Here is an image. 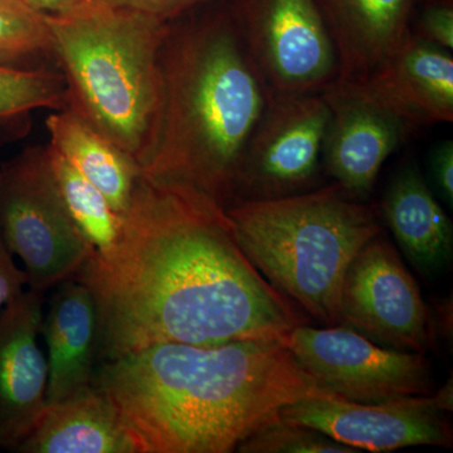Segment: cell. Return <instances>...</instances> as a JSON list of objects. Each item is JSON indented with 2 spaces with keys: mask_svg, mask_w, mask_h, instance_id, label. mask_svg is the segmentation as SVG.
I'll return each mask as SVG.
<instances>
[{
  "mask_svg": "<svg viewBox=\"0 0 453 453\" xmlns=\"http://www.w3.org/2000/svg\"><path fill=\"white\" fill-rule=\"evenodd\" d=\"M73 279L96 305L100 363L166 342L281 339L309 324L244 256L222 205L142 175L118 242Z\"/></svg>",
  "mask_w": 453,
  "mask_h": 453,
  "instance_id": "obj_1",
  "label": "cell"
},
{
  "mask_svg": "<svg viewBox=\"0 0 453 453\" xmlns=\"http://www.w3.org/2000/svg\"><path fill=\"white\" fill-rule=\"evenodd\" d=\"M94 387L140 453L234 452L285 405L334 395L281 339L151 345L101 363Z\"/></svg>",
  "mask_w": 453,
  "mask_h": 453,
  "instance_id": "obj_2",
  "label": "cell"
},
{
  "mask_svg": "<svg viewBox=\"0 0 453 453\" xmlns=\"http://www.w3.org/2000/svg\"><path fill=\"white\" fill-rule=\"evenodd\" d=\"M273 95L232 11L173 20L162 50V101L140 175L234 201L244 151Z\"/></svg>",
  "mask_w": 453,
  "mask_h": 453,
  "instance_id": "obj_3",
  "label": "cell"
},
{
  "mask_svg": "<svg viewBox=\"0 0 453 453\" xmlns=\"http://www.w3.org/2000/svg\"><path fill=\"white\" fill-rule=\"evenodd\" d=\"M67 107L140 168L162 101V50L170 22L103 0L49 14Z\"/></svg>",
  "mask_w": 453,
  "mask_h": 453,
  "instance_id": "obj_4",
  "label": "cell"
},
{
  "mask_svg": "<svg viewBox=\"0 0 453 453\" xmlns=\"http://www.w3.org/2000/svg\"><path fill=\"white\" fill-rule=\"evenodd\" d=\"M244 256L273 288L323 326L340 325L342 280L357 253L381 234L377 205L338 183L226 208Z\"/></svg>",
  "mask_w": 453,
  "mask_h": 453,
  "instance_id": "obj_5",
  "label": "cell"
},
{
  "mask_svg": "<svg viewBox=\"0 0 453 453\" xmlns=\"http://www.w3.org/2000/svg\"><path fill=\"white\" fill-rule=\"evenodd\" d=\"M0 234L22 259L28 288L43 292L73 277L95 252L65 208L46 146L27 149L3 166Z\"/></svg>",
  "mask_w": 453,
  "mask_h": 453,
  "instance_id": "obj_6",
  "label": "cell"
},
{
  "mask_svg": "<svg viewBox=\"0 0 453 453\" xmlns=\"http://www.w3.org/2000/svg\"><path fill=\"white\" fill-rule=\"evenodd\" d=\"M281 342L321 388L348 401L384 403L434 393L426 354L381 347L345 325H300Z\"/></svg>",
  "mask_w": 453,
  "mask_h": 453,
  "instance_id": "obj_7",
  "label": "cell"
},
{
  "mask_svg": "<svg viewBox=\"0 0 453 453\" xmlns=\"http://www.w3.org/2000/svg\"><path fill=\"white\" fill-rule=\"evenodd\" d=\"M232 13L273 97L319 94L339 77L316 0H241Z\"/></svg>",
  "mask_w": 453,
  "mask_h": 453,
  "instance_id": "obj_8",
  "label": "cell"
},
{
  "mask_svg": "<svg viewBox=\"0 0 453 453\" xmlns=\"http://www.w3.org/2000/svg\"><path fill=\"white\" fill-rule=\"evenodd\" d=\"M340 325L395 350L426 354L434 345L436 325L418 285L380 234L349 265L340 292Z\"/></svg>",
  "mask_w": 453,
  "mask_h": 453,
  "instance_id": "obj_9",
  "label": "cell"
},
{
  "mask_svg": "<svg viewBox=\"0 0 453 453\" xmlns=\"http://www.w3.org/2000/svg\"><path fill=\"white\" fill-rule=\"evenodd\" d=\"M452 378L437 392L384 403H357L335 395L311 396L281 408L283 421L299 423L369 452H392L416 446H453Z\"/></svg>",
  "mask_w": 453,
  "mask_h": 453,
  "instance_id": "obj_10",
  "label": "cell"
},
{
  "mask_svg": "<svg viewBox=\"0 0 453 453\" xmlns=\"http://www.w3.org/2000/svg\"><path fill=\"white\" fill-rule=\"evenodd\" d=\"M329 120L323 92L273 98L244 151L234 203L306 192L318 177Z\"/></svg>",
  "mask_w": 453,
  "mask_h": 453,
  "instance_id": "obj_11",
  "label": "cell"
},
{
  "mask_svg": "<svg viewBox=\"0 0 453 453\" xmlns=\"http://www.w3.org/2000/svg\"><path fill=\"white\" fill-rule=\"evenodd\" d=\"M323 95L330 109L321 155L325 169L350 198L365 201L383 164L412 130L356 82L338 80Z\"/></svg>",
  "mask_w": 453,
  "mask_h": 453,
  "instance_id": "obj_12",
  "label": "cell"
},
{
  "mask_svg": "<svg viewBox=\"0 0 453 453\" xmlns=\"http://www.w3.org/2000/svg\"><path fill=\"white\" fill-rule=\"evenodd\" d=\"M43 299L28 288L0 310V449L14 451L47 407L49 365L38 344Z\"/></svg>",
  "mask_w": 453,
  "mask_h": 453,
  "instance_id": "obj_13",
  "label": "cell"
},
{
  "mask_svg": "<svg viewBox=\"0 0 453 453\" xmlns=\"http://www.w3.org/2000/svg\"><path fill=\"white\" fill-rule=\"evenodd\" d=\"M357 86L411 130L453 121L452 52L411 37Z\"/></svg>",
  "mask_w": 453,
  "mask_h": 453,
  "instance_id": "obj_14",
  "label": "cell"
},
{
  "mask_svg": "<svg viewBox=\"0 0 453 453\" xmlns=\"http://www.w3.org/2000/svg\"><path fill=\"white\" fill-rule=\"evenodd\" d=\"M55 288L40 332L49 351L47 405L94 388L97 362V311L91 292L73 277Z\"/></svg>",
  "mask_w": 453,
  "mask_h": 453,
  "instance_id": "obj_15",
  "label": "cell"
},
{
  "mask_svg": "<svg viewBox=\"0 0 453 453\" xmlns=\"http://www.w3.org/2000/svg\"><path fill=\"white\" fill-rule=\"evenodd\" d=\"M316 4L335 47L339 81L365 79L411 37L414 0H316Z\"/></svg>",
  "mask_w": 453,
  "mask_h": 453,
  "instance_id": "obj_16",
  "label": "cell"
},
{
  "mask_svg": "<svg viewBox=\"0 0 453 453\" xmlns=\"http://www.w3.org/2000/svg\"><path fill=\"white\" fill-rule=\"evenodd\" d=\"M380 211L402 251L426 279L451 264V219L418 166L407 164L395 173L384 192Z\"/></svg>",
  "mask_w": 453,
  "mask_h": 453,
  "instance_id": "obj_17",
  "label": "cell"
},
{
  "mask_svg": "<svg viewBox=\"0 0 453 453\" xmlns=\"http://www.w3.org/2000/svg\"><path fill=\"white\" fill-rule=\"evenodd\" d=\"M14 452L140 453L118 411L96 388L44 408Z\"/></svg>",
  "mask_w": 453,
  "mask_h": 453,
  "instance_id": "obj_18",
  "label": "cell"
},
{
  "mask_svg": "<svg viewBox=\"0 0 453 453\" xmlns=\"http://www.w3.org/2000/svg\"><path fill=\"white\" fill-rule=\"evenodd\" d=\"M46 127L50 148L96 187L122 216L138 184V163L73 110L50 113Z\"/></svg>",
  "mask_w": 453,
  "mask_h": 453,
  "instance_id": "obj_19",
  "label": "cell"
},
{
  "mask_svg": "<svg viewBox=\"0 0 453 453\" xmlns=\"http://www.w3.org/2000/svg\"><path fill=\"white\" fill-rule=\"evenodd\" d=\"M57 187L65 208L95 252L110 251L118 242L122 216L106 196L65 162L55 149L46 146Z\"/></svg>",
  "mask_w": 453,
  "mask_h": 453,
  "instance_id": "obj_20",
  "label": "cell"
},
{
  "mask_svg": "<svg viewBox=\"0 0 453 453\" xmlns=\"http://www.w3.org/2000/svg\"><path fill=\"white\" fill-rule=\"evenodd\" d=\"M65 107L67 88L62 73L0 62V127L23 124L35 110Z\"/></svg>",
  "mask_w": 453,
  "mask_h": 453,
  "instance_id": "obj_21",
  "label": "cell"
},
{
  "mask_svg": "<svg viewBox=\"0 0 453 453\" xmlns=\"http://www.w3.org/2000/svg\"><path fill=\"white\" fill-rule=\"evenodd\" d=\"M52 53L49 14L23 0H0V62Z\"/></svg>",
  "mask_w": 453,
  "mask_h": 453,
  "instance_id": "obj_22",
  "label": "cell"
},
{
  "mask_svg": "<svg viewBox=\"0 0 453 453\" xmlns=\"http://www.w3.org/2000/svg\"><path fill=\"white\" fill-rule=\"evenodd\" d=\"M240 453H357L359 449L333 440L323 432L299 423L283 421L279 416L244 438Z\"/></svg>",
  "mask_w": 453,
  "mask_h": 453,
  "instance_id": "obj_23",
  "label": "cell"
},
{
  "mask_svg": "<svg viewBox=\"0 0 453 453\" xmlns=\"http://www.w3.org/2000/svg\"><path fill=\"white\" fill-rule=\"evenodd\" d=\"M413 37L453 50V5L451 0H434L423 8L417 23L411 27Z\"/></svg>",
  "mask_w": 453,
  "mask_h": 453,
  "instance_id": "obj_24",
  "label": "cell"
},
{
  "mask_svg": "<svg viewBox=\"0 0 453 453\" xmlns=\"http://www.w3.org/2000/svg\"><path fill=\"white\" fill-rule=\"evenodd\" d=\"M103 2L116 7L142 12V13L160 18L165 22H173L211 0H103Z\"/></svg>",
  "mask_w": 453,
  "mask_h": 453,
  "instance_id": "obj_25",
  "label": "cell"
},
{
  "mask_svg": "<svg viewBox=\"0 0 453 453\" xmlns=\"http://www.w3.org/2000/svg\"><path fill=\"white\" fill-rule=\"evenodd\" d=\"M25 286H28L26 271L17 266L0 234V310L25 290Z\"/></svg>",
  "mask_w": 453,
  "mask_h": 453,
  "instance_id": "obj_26",
  "label": "cell"
},
{
  "mask_svg": "<svg viewBox=\"0 0 453 453\" xmlns=\"http://www.w3.org/2000/svg\"><path fill=\"white\" fill-rule=\"evenodd\" d=\"M431 175L434 186L443 201L452 208L453 205V142L446 140L434 149L429 160Z\"/></svg>",
  "mask_w": 453,
  "mask_h": 453,
  "instance_id": "obj_27",
  "label": "cell"
},
{
  "mask_svg": "<svg viewBox=\"0 0 453 453\" xmlns=\"http://www.w3.org/2000/svg\"><path fill=\"white\" fill-rule=\"evenodd\" d=\"M23 2L41 13L53 14L73 7L81 0H23Z\"/></svg>",
  "mask_w": 453,
  "mask_h": 453,
  "instance_id": "obj_28",
  "label": "cell"
}]
</instances>
